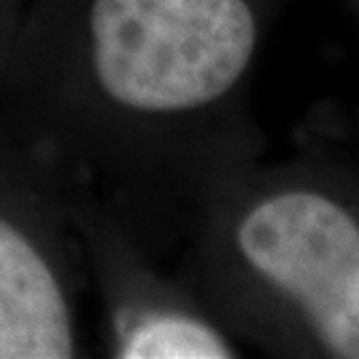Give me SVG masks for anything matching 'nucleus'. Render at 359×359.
Returning a JSON list of instances; mask_svg holds the SVG:
<instances>
[{
	"label": "nucleus",
	"mask_w": 359,
	"mask_h": 359,
	"mask_svg": "<svg viewBox=\"0 0 359 359\" xmlns=\"http://www.w3.org/2000/svg\"><path fill=\"white\" fill-rule=\"evenodd\" d=\"M90 62L102 90L133 112L216 102L256 48L245 0H93Z\"/></svg>",
	"instance_id": "f257e3e1"
},
{
	"label": "nucleus",
	"mask_w": 359,
	"mask_h": 359,
	"mask_svg": "<svg viewBox=\"0 0 359 359\" xmlns=\"http://www.w3.org/2000/svg\"><path fill=\"white\" fill-rule=\"evenodd\" d=\"M237 243L248 264L304 306L322 346L359 359V226L314 192L264 200L245 218Z\"/></svg>",
	"instance_id": "f03ea898"
},
{
	"label": "nucleus",
	"mask_w": 359,
	"mask_h": 359,
	"mask_svg": "<svg viewBox=\"0 0 359 359\" xmlns=\"http://www.w3.org/2000/svg\"><path fill=\"white\" fill-rule=\"evenodd\" d=\"M75 357V327L48 258L0 210V359Z\"/></svg>",
	"instance_id": "7ed1b4c3"
},
{
	"label": "nucleus",
	"mask_w": 359,
	"mask_h": 359,
	"mask_svg": "<svg viewBox=\"0 0 359 359\" xmlns=\"http://www.w3.org/2000/svg\"><path fill=\"white\" fill-rule=\"evenodd\" d=\"M117 354L123 359H229L231 348L203 322L163 314L139 322Z\"/></svg>",
	"instance_id": "20e7f679"
}]
</instances>
